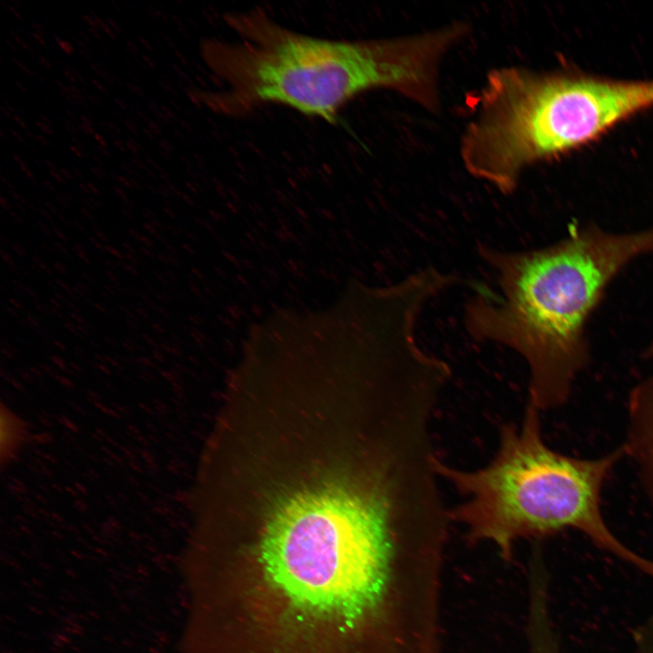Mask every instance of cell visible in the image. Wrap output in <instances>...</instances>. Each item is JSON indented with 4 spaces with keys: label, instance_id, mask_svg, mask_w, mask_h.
<instances>
[{
    "label": "cell",
    "instance_id": "6da1fadb",
    "mask_svg": "<svg viewBox=\"0 0 653 653\" xmlns=\"http://www.w3.org/2000/svg\"><path fill=\"white\" fill-rule=\"evenodd\" d=\"M224 18L238 40L200 44L205 63L223 88L191 90L194 102L230 116L283 104L330 123L356 95L380 88L436 112L443 59L469 31L464 23H453L414 35L345 41L295 32L260 8Z\"/></svg>",
    "mask_w": 653,
    "mask_h": 653
},
{
    "label": "cell",
    "instance_id": "7a4b0ae2",
    "mask_svg": "<svg viewBox=\"0 0 653 653\" xmlns=\"http://www.w3.org/2000/svg\"><path fill=\"white\" fill-rule=\"evenodd\" d=\"M500 294L480 291L465 307V326L478 341L505 345L530 370L529 403L540 411L566 403L590 362L588 321L612 280L653 253V228L609 232L588 225L559 242L512 252L480 245Z\"/></svg>",
    "mask_w": 653,
    "mask_h": 653
},
{
    "label": "cell",
    "instance_id": "3957f363",
    "mask_svg": "<svg viewBox=\"0 0 653 653\" xmlns=\"http://www.w3.org/2000/svg\"><path fill=\"white\" fill-rule=\"evenodd\" d=\"M540 410L531 403L518 427L500 428L499 449L483 468L463 471L440 460L436 470L466 501L449 511L473 541L493 544L510 560L521 539L539 540L565 530L583 533L596 547L653 578V560L622 542L601 512V492L622 447L582 459L550 448L541 434Z\"/></svg>",
    "mask_w": 653,
    "mask_h": 653
},
{
    "label": "cell",
    "instance_id": "277c9868",
    "mask_svg": "<svg viewBox=\"0 0 653 653\" xmlns=\"http://www.w3.org/2000/svg\"><path fill=\"white\" fill-rule=\"evenodd\" d=\"M652 106L653 81L494 69L462 137L461 159L473 177L509 194L530 165L585 145Z\"/></svg>",
    "mask_w": 653,
    "mask_h": 653
},
{
    "label": "cell",
    "instance_id": "5b68a950",
    "mask_svg": "<svg viewBox=\"0 0 653 653\" xmlns=\"http://www.w3.org/2000/svg\"><path fill=\"white\" fill-rule=\"evenodd\" d=\"M622 448L635 463L653 505V375L629 393L627 439Z\"/></svg>",
    "mask_w": 653,
    "mask_h": 653
},
{
    "label": "cell",
    "instance_id": "8992f818",
    "mask_svg": "<svg viewBox=\"0 0 653 653\" xmlns=\"http://www.w3.org/2000/svg\"><path fill=\"white\" fill-rule=\"evenodd\" d=\"M526 634L529 653H561L548 601L536 599L528 605Z\"/></svg>",
    "mask_w": 653,
    "mask_h": 653
},
{
    "label": "cell",
    "instance_id": "52a82bcc",
    "mask_svg": "<svg viewBox=\"0 0 653 653\" xmlns=\"http://www.w3.org/2000/svg\"><path fill=\"white\" fill-rule=\"evenodd\" d=\"M635 653H653V608L633 630Z\"/></svg>",
    "mask_w": 653,
    "mask_h": 653
},
{
    "label": "cell",
    "instance_id": "ba28073f",
    "mask_svg": "<svg viewBox=\"0 0 653 653\" xmlns=\"http://www.w3.org/2000/svg\"><path fill=\"white\" fill-rule=\"evenodd\" d=\"M645 356H646L647 358H651V359H653V341H652L651 344L648 346V348H647V350H646V352H645Z\"/></svg>",
    "mask_w": 653,
    "mask_h": 653
}]
</instances>
